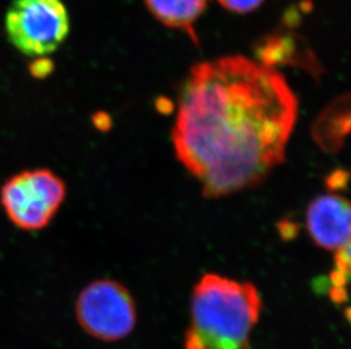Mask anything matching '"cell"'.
I'll list each match as a JSON object with an SVG mask.
<instances>
[{
    "instance_id": "obj_7",
    "label": "cell",
    "mask_w": 351,
    "mask_h": 349,
    "mask_svg": "<svg viewBox=\"0 0 351 349\" xmlns=\"http://www.w3.org/2000/svg\"><path fill=\"white\" fill-rule=\"evenodd\" d=\"M145 3L165 27L184 31L197 40L195 23L205 12L208 0H145Z\"/></svg>"
},
{
    "instance_id": "obj_1",
    "label": "cell",
    "mask_w": 351,
    "mask_h": 349,
    "mask_svg": "<svg viewBox=\"0 0 351 349\" xmlns=\"http://www.w3.org/2000/svg\"><path fill=\"white\" fill-rule=\"evenodd\" d=\"M298 101L261 62L223 57L193 67L179 100L173 145L208 198L261 184L285 157Z\"/></svg>"
},
{
    "instance_id": "obj_2",
    "label": "cell",
    "mask_w": 351,
    "mask_h": 349,
    "mask_svg": "<svg viewBox=\"0 0 351 349\" xmlns=\"http://www.w3.org/2000/svg\"><path fill=\"white\" fill-rule=\"evenodd\" d=\"M262 311L252 283L207 274L193 288L186 349H250Z\"/></svg>"
},
{
    "instance_id": "obj_4",
    "label": "cell",
    "mask_w": 351,
    "mask_h": 349,
    "mask_svg": "<svg viewBox=\"0 0 351 349\" xmlns=\"http://www.w3.org/2000/svg\"><path fill=\"white\" fill-rule=\"evenodd\" d=\"M10 43L29 57L58 49L70 32V17L62 0H14L6 13Z\"/></svg>"
},
{
    "instance_id": "obj_3",
    "label": "cell",
    "mask_w": 351,
    "mask_h": 349,
    "mask_svg": "<svg viewBox=\"0 0 351 349\" xmlns=\"http://www.w3.org/2000/svg\"><path fill=\"white\" fill-rule=\"evenodd\" d=\"M66 196V186L48 169L25 170L10 177L0 191V203L17 228L40 231L53 220Z\"/></svg>"
},
{
    "instance_id": "obj_11",
    "label": "cell",
    "mask_w": 351,
    "mask_h": 349,
    "mask_svg": "<svg viewBox=\"0 0 351 349\" xmlns=\"http://www.w3.org/2000/svg\"><path fill=\"white\" fill-rule=\"evenodd\" d=\"M347 178L348 176L347 174H342V172H339L338 174H335L330 178V181H328V186L330 188H333V190H337V188H342L343 185L347 184Z\"/></svg>"
},
{
    "instance_id": "obj_6",
    "label": "cell",
    "mask_w": 351,
    "mask_h": 349,
    "mask_svg": "<svg viewBox=\"0 0 351 349\" xmlns=\"http://www.w3.org/2000/svg\"><path fill=\"white\" fill-rule=\"evenodd\" d=\"M307 229L318 246L337 250L350 244V205L335 194L322 195L309 205Z\"/></svg>"
},
{
    "instance_id": "obj_9",
    "label": "cell",
    "mask_w": 351,
    "mask_h": 349,
    "mask_svg": "<svg viewBox=\"0 0 351 349\" xmlns=\"http://www.w3.org/2000/svg\"><path fill=\"white\" fill-rule=\"evenodd\" d=\"M350 277V244L335 250V268L330 276L328 294L333 302L342 304L347 302V286Z\"/></svg>"
},
{
    "instance_id": "obj_5",
    "label": "cell",
    "mask_w": 351,
    "mask_h": 349,
    "mask_svg": "<svg viewBox=\"0 0 351 349\" xmlns=\"http://www.w3.org/2000/svg\"><path fill=\"white\" fill-rule=\"evenodd\" d=\"M77 318L90 336L104 341H117L129 336L136 326V303L121 283L97 280L80 294Z\"/></svg>"
},
{
    "instance_id": "obj_8",
    "label": "cell",
    "mask_w": 351,
    "mask_h": 349,
    "mask_svg": "<svg viewBox=\"0 0 351 349\" xmlns=\"http://www.w3.org/2000/svg\"><path fill=\"white\" fill-rule=\"evenodd\" d=\"M349 129V103L340 99L332 103L316 120L314 127L315 140L328 151H337L341 148L342 141Z\"/></svg>"
},
{
    "instance_id": "obj_10",
    "label": "cell",
    "mask_w": 351,
    "mask_h": 349,
    "mask_svg": "<svg viewBox=\"0 0 351 349\" xmlns=\"http://www.w3.org/2000/svg\"><path fill=\"white\" fill-rule=\"evenodd\" d=\"M226 10L234 13H249L258 8L264 0H217Z\"/></svg>"
}]
</instances>
